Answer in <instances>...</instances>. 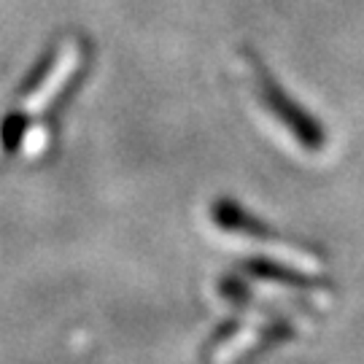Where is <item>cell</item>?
Here are the masks:
<instances>
[{"label": "cell", "instance_id": "obj_1", "mask_svg": "<svg viewBox=\"0 0 364 364\" xmlns=\"http://www.w3.org/2000/svg\"><path fill=\"white\" fill-rule=\"evenodd\" d=\"M248 65L254 70V81H257L259 100L267 105V111L294 135V141H297L302 149H308V151H321L326 146V135H324V130H321V124H318L302 105H297L291 100V95L275 81V76L270 73V68L264 65L254 52H248Z\"/></svg>", "mask_w": 364, "mask_h": 364}, {"label": "cell", "instance_id": "obj_2", "mask_svg": "<svg viewBox=\"0 0 364 364\" xmlns=\"http://www.w3.org/2000/svg\"><path fill=\"white\" fill-rule=\"evenodd\" d=\"M210 216L227 232L246 235V237H254V240H284V235L270 230L264 221L251 216L248 210H243L240 205L230 203V200H216L213 208H210Z\"/></svg>", "mask_w": 364, "mask_h": 364}, {"label": "cell", "instance_id": "obj_3", "mask_svg": "<svg viewBox=\"0 0 364 364\" xmlns=\"http://www.w3.org/2000/svg\"><path fill=\"white\" fill-rule=\"evenodd\" d=\"M246 270L257 278H264V281H275V284H287V287L294 289H311L313 281L308 275H299L294 270H284L281 264H273L267 259H251L246 262Z\"/></svg>", "mask_w": 364, "mask_h": 364}]
</instances>
